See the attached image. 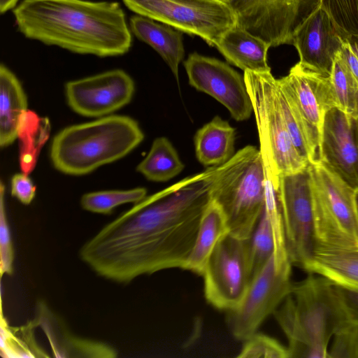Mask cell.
<instances>
[{
	"label": "cell",
	"mask_w": 358,
	"mask_h": 358,
	"mask_svg": "<svg viewBox=\"0 0 358 358\" xmlns=\"http://www.w3.org/2000/svg\"><path fill=\"white\" fill-rule=\"evenodd\" d=\"M217 166L145 196L86 241L79 256L97 275L119 283L185 266Z\"/></svg>",
	"instance_id": "cell-1"
},
{
	"label": "cell",
	"mask_w": 358,
	"mask_h": 358,
	"mask_svg": "<svg viewBox=\"0 0 358 358\" xmlns=\"http://www.w3.org/2000/svg\"><path fill=\"white\" fill-rule=\"evenodd\" d=\"M13 15L27 38L78 54L119 56L131 35L119 3L86 0H23Z\"/></svg>",
	"instance_id": "cell-2"
},
{
	"label": "cell",
	"mask_w": 358,
	"mask_h": 358,
	"mask_svg": "<svg viewBox=\"0 0 358 358\" xmlns=\"http://www.w3.org/2000/svg\"><path fill=\"white\" fill-rule=\"evenodd\" d=\"M143 138L134 119L109 115L64 128L53 138L50 155L59 171L83 176L124 157Z\"/></svg>",
	"instance_id": "cell-3"
},
{
	"label": "cell",
	"mask_w": 358,
	"mask_h": 358,
	"mask_svg": "<svg viewBox=\"0 0 358 358\" xmlns=\"http://www.w3.org/2000/svg\"><path fill=\"white\" fill-rule=\"evenodd\" d=\"M266 180L261 152L252 145L217 166L212 201L221 208L231 235L243 240L251 236L264 208Z\"/></svg>",
	"instance_id": "cell-4"
},
{
	"label": "cell",
	"mask_w": 358,
	"mask_h": 358,
	"mask_svg": "<svg viewBox=\"0 0 358 358\" xmlns=\"http://www.w3.org/2000/svg\"><path fill=\"white\" fill-rule=\"evenodd\" d=\"M259 139L264 165L274 187L280 177L306 168L309 162L296 150L286 127L277 96V79L271 71H244Z\"/></svg>",
	"instance_id": "cell-5"
},
{
	"label": "cell",
	"mask_w": 358,
	"mask_h": 358,
	"mask_svg": "<svg viewBox=\"0 0 358 358\" xmlns=\"http://www.w3.org/2000/svg\"><path fill=\"white\" fill-rule=\"evenodd\" d=\"M313 182L315 250L358 248L356 189L320 161L309 163Z\"/></svg>",
	"instance_id": "cell-6"
},
{
	"label": "cell",
	"mask_w": 358,
	"mask_h": 358,
	"mask_svg": "<svg viewBox=\"0 0 358 358\" xmlns=\"http://www.w3.org/2000/svg\"><path fill=\"white\" fill-rule=\"evenodd\" d=\"M292 262L284 235L280 236L267 262L252 277L241 303L227 311V324L232 336L245 341L291 294Z\"/></svg>",
	"instance_id": "cell-7"
},
{
	"label": "cell",
	"mask_w": 358,
	"mask_h": 358,
	"mask_svg": "<svg viewBox=\"0 0 358 358\" xmlns=\"http://www.w3.org/2000/svg\"><path fill=\"white\" fill-rule=\"evenodd\" d=\"M134 13L178 30L201 37L215 46L237 24L236 14L225 0H122Z\"/></svg>",
	"instance_id": "cell-8"
},
{
	"label": "cell",
	"mask_w": 358,
	"mask_h": 358,
	"mask_svg": "<svg viewBox=\"0 0 358 358\" xmlns=\"http://www.w3.org/2000/svg\"><path fill=\"white\" fill-rule=\"evenodd\" d=\"M291 295L297 320L311 347L313 358H329L330 339L348 322L333 284L311 273L293 284Z\"/></svg>",
	"instance_id": "cell-9"
},
{
	"label": "cell",
	"mask_w": 358,
	"mask_h": 358,
	"mask_svg": "<svg viewBox=\"0 0 358 358\" xmlns=\"http://www.w3.org/2000/svg\"><path fill=\"white\" fill-rule=\"evenodd\" d=\"M277 195L289 259L304 270L315 251L313 182L309 164L280 177Z\"/></svg>",
	"instance_id": "cell-10"
},
{
	"label": "cell",
	"mask_w": 358,
	"mask_h": 358,
	"mask_svg": "<svg viewBox=\"0 0 358 358\" xmlns=\"http://www.w3.org/2000/svg\"><path fill=\"white\" fill-rule=\"evenodd\" d=\"M277 84L290 106L308 143L311 162L320 161L325 113L336 107L329 76L310 71L299 62Z\"/></svg>",
	"instance_id": "cell-11"
},
{
	"label": "cell",
	"mask_w": 358,
	"mask_h": 358,
	"mask_svg": "<svg viewBox=\"0 0 358 358\" xmlns=\"http://www.w3.org/2000/svg\"><path fill=\"white\" fill-rule=\"evenodd\" d=\"M237 24L271 47L292 44L296 31L320 6V0H227Z\"/></svg>",
	"instance_id": "cell-12"
},
{
	"label": "cell",
	"mask_w": 358,
	"mask_h": 358,
	"mask_svg": "<svg viewBox=\"0 0 358 358\" xmlns=\"http://www.w3.org/2000/svg\"><path fill=\"white\" fill-rule=\"evenodd\" d=\"M201 275L205 297L209 303L227 311L236 308L251 280L247 239L227 233L215 247Z\"/></svg>",
	"instance_id": "cell-13"
},
{
	"label": "cell",
	"mask_w": 358,
	"mask_h": 358,
	"mask_svg": "<svg viewBox=\"0 0 358 358\" xmlns=\"http://www.w3.org/2000/svg\"><path fill=\"white\" fill-rule=\"evenodd\" d=\"M184 66L189 84L222 103L236 121L251 116L252 106L244 76L225 62L196 52L189 55Z\"/></svg>",
	"instance_id": "cell-14"
},
{
	"label": "cell",
	"mask_w": 358,
	"mask_h": 358,
	"mask_svg": "<svg viewBox=\"0 0 358 358\" xmlns=\"http://www.w3.org/2000/svg\"><path fill=\"white\" fill-rule=\"evenodd\" d=\"M135 85L131 77L121 69L71 80L65 85L69 107L89 117L109 115L132 99Z\"/></svg>",
	"instance_id": "cell-15"
},
{
	"label": "cell",
	"mask_w": 358,
	"mask_h": 358,
	"mask_svg": "<svg viewBox=\"0 0 358 358\" xmlns=\"http://www.w3.org/2000/svg\"><path fill=\"white\" fill-rule=\"evenodd\" d=\"M348 36L320 6L296 31L292 45L304 68L329 76Z\"/></svg>",
	"instance_id": "cell-16"
},
{
	"label": "cell",
	"mask_w": 358,
	"mask_h": 358,
	"mask_svg": "<svg viewBox=\"0 0 358 358\" xmlns=\"http://www.w3.org/2000/svg\"><path fill=\"white\" fill-rule=\"evenodd\" d=\"M320 161L352 188L358 189V138L356 119L336 107L329 109L324 115Z\"/></svg>",
	"instance_id": "cell-17"
},
{
	"label": "cell",
	"mask_w": 358,
	"mask_h": 358,
	"mask_svg": "<svg viewBox=\"0 0 358 358\" xmlns=\"http://www.w3.org/2000/svg\"><path fill=\"white\" fill-rule=\"evenodd\" d=\"M266 176L264 208L254 231L247 239L248 260L251 279L273 255L278 238L285 236L277 190L266 171Z\"/></svg>",
	"instance_id": "cell-18"
},
{
	"label": "cell",
	"mask_w": 358,
	"mask_h": 358,
	"mask_svg": "<svg viewBox=\"0 0 358 358\" xmlns=\"http://www.w3.org/2000/svg\"><path fill=\"white\" fill-rule=\"evenodd\" d=\"M34 326L41 327L47 335L52 351L57 357H115L117 352L107 344L74 336L62 320L53 313L43 301L36 305Z\"/></svg>",
	"instance_id": "cell-19"
},
{
	"label": "cell",
	"mask_w": 358,
	"mask_h": 358,
	"mask_svg": "<svg viewBox=\"0 0 358 358\" xmlns=\"http://www.w3.org/2000/svg\"><path fill=\"white\" fill-rule=\"evenodd\" d=\"M215 47L229 62L243 71H271L267 61L271 45L238 24L228 29Z\"/></svg>",
	"instance_id": "cell-20"
},
{
	"label": "cell",
	"mask_w": 358,
	"mask_h": 358,
	"mask_svg": "<svg viewBox=\"0 0 358 358\" xmlns=\"http://www.w3.org/2000/svg\"><path fill=\"white\" fill-rule=\"evenodd\" d=\"M131 32L151 46L167 64L176 79L178 67L185 57L182 35L167 24H161L143 15H134L129 20Z\"/></svg>",
	"instance_id": "cell-21"
},
{
	"label": "cell",
	"mask_w": 358,
	"mask_h": 358,
	"mask_svg": "<svg viewBox=\"0 0 358 358\" xmlns=\"http://www.w3.org/2000/svg\"><path fill=\"white\" fill-rule=\"evenodd\" d=\"M304 270L334 285L358 290V248H317Z\"/></svg>",
	"instance_id": "cell-22"
},
{
	"label": "cell",
	"mask_w": 358,
	"mask_h": 358,
	"mask_svg": "<svg viewBox=\"0 0 358 358\" xmlns=\"http://www.w3.org/2000/svg\"><path fill=\"white\" fill-rule=\"evenodd\" d=\"M27 98L16 76L0 66V145L6 147L17 138L20 124L28 110Z\"/></svg>",
	"instance_id": "cell-23"
},
{
	"label": "cell",
	"mask_w": 358,
	"mask_h": 358,
	"mask_svg": "<svg viewBox=\"0 0 358 358\" xmlns=\"http://www.w3.org/2000/svg\"><path fill=\"white\" fill-rule=\"evenodd\" d=\"M236 130L219 116L197 130L194 143L196 157L205 166H217L234 155Z\"/></svg>",
	"instance_id": "cell-24"
},
{
	"label": "cell",
	"mask_w": 358,
	"mask_h": 358,
	"mask_svg": "<svg viewBox=\"0 0 358 358\" xmlns=\"http://www.w3.org/2000/svg\"><path fill=\"white\" fill-rule=\"evenodd\" d=\"M229 233L224 215L213 201L203 212L197 234L184 269L202 275L206 262L220 240Z\"/></svg>",
	"instance_id": "cell-25"
},
{
	"label": "cell",
	"mask_w": 358,
	"mask_h": 358,
	"mask_svg": "<svg viewBox=\"0 0 358 358\" xmlns=\"http://www.w3.org/2000/svg\"><path fill=\"white\" fill-rule=\"evenodd\" d=\"M48 118L39 117L28 110L22 117L17 138L20 140V166L22 172L30 173L34 169L40 151L50 133Z\"/></svg>",
	"instance_id": "cell-26"
},
{
	"label": "cell",
	"mask_w": 358,
	"mask_h": 358,
	"mask_svg": "<svg viewBox=\"0 0 358 358\" xmlns=\"http://www.w3.org/2000/svg\"><path fill=\"white\" fill-rule=\"evenodd\" d=\"M184 164L169 140L166 137L155 138L145 157L136 170L153 182H166L178 176Z\"/></svg>",
	"instance_id": "cell-27"
},
{
	"label": "cell",
	"mask_w": 358,
	"mask_h": 358,
	"mask_svg": "<svg viewBox=\"0 0 358 358\" xmlns=\"http://www.w3.org/2000/svg\"><path fill=\"white\" fill-rule=\"evenodd\" d=\"M336 107L350 117H358V83L350 72L341 52L336 55L329 76Z\"/></svg>",
	"instance_id": "cell-28"
},
{
	"label": "cell",
	"mask_w": 358,
	"mask_h": 358,
	"mask_svg": "<svg viewBox=\"0 0 358 358\" xmlns=\"http://www.w3.org/2000/svg\"><path fill=\"white\" fill-rule=\"evenodd\" d=\"M36 327L32 321L21 327L8 325L1 312V352L6 357H47L37 345L32 329Z\"/></svg>",
	"instance_id": "cell-29"
},
{
	"label": "cell",
	"mask_w": 358,
	"mask_h": 358,
	"mask_svg": "<svg viewBox=\"0 0 358 358\" xmlns=\"http://www.w3.org/2000/svg\"><path fill=\"white\" fill-rule=\"evenodd\" d=\"M147 190L136 187L127 190H104L85 194L80 199L82 208L94 213L109 215L122 204L136 203L146 196Z\"/></svg>",
	"instance_id": "cell-30"
},
{
	"label": "cell",
	"mask_w": 358,
	"mask_h": 358,
	"mask_svg": "<svg viewBox=\"0 0 358 358\" xmlns=\"http://www.w3.org/2000/svg\"><path fill=\"white\" fill-rule=\"evenodd\" d=\"M238 358H289L287 348L275 338L255 332L244 341Z\"/></svg>",
	"instance_id": "cell-31"
},
{
	"label": "cell",
	"mask_w": 358,
	"mask_h": 358,
	"mask_svg": "<svg viewBox=\"0 0 358 358\" xmlns=\"http://www.w3.org/2000/svg\"><path fill=\"white\" fill-rule=\"evenodd\" d=\"M320 6L347 35L358 34V0H320Z\"/></svg>",
	"instance_id": "cell-32"
},
{
	"label": "cell",
	"mask_w": 358,
	"mask_h": 358,
	"mask_svg": "<svg viewBox=\"0 0 358 358\" xmlns=\"http://www.w3.org/2000/svg\"><path fill=\"white\" fill-rule=\"evenodd\" d=\"M332 338L329 358H358V322H348Z\"/></svg>",
	"instance_id": "cell-33"
},
{
	"label": "cell",
	"mask_w": 358,
	"mask_h": 358,
	"mask_svg": "<svg viewBox=\"0 0 358 358\" xmlns=\"http://www.w3.org/2000/svg\"><path fill=\"white\" fill-rule=\"evenodd\" d=\"M5 186L0 184V269L1 275H10L13 272L14 250L6 217Z\"/></svg>",
	"instance_id": "cell-34"
},
{
	"label": "cell",
	"mask_w": 358,
	"mask_h": 358,
	"mask_svg": "<svg viewBox=\"0 0 358 358\" xmlns=\"http://www.w3.org/2000/svg\"><path fill=\"white\" fill-rule=\"evenodd\" d=\"M277 96L286 127L292 141L299 154L310 163L311 155L305 136L290 106L278 87V84Z\"/></svg>",
	"instance_id": "cell-35"
},
{
	"label": "cell",
	"mask_w": 358,
	"mask_h": 358,
	"mask_svg": "<svg viewBox=\"0 0 358 358\" xmlns=\"http://www.w3.org/2000/svg\"><path fill=\"white\" fill-rule=\"evenodd\" d=\"M11 194L22 204L31 203L36 195V186L27 173H16L12 177Z\"/></svg>",
	"instance_id": "cell-36"
},
{
	"label": "cell",
	"mask_w": 358,
	"mask_h": 358,
	"mask_svg": "<svg viewBox=\"0 0 358 358\" xmlns=\"http://www.w3.org/2000/svg\"><path fill=\"white\" fill-rule=\"evenodd\" d=\"M333 287L348 322H358V290L345 288L334 284Z\"/></svg>",
	"instance_id": "cell-37"
},
{
	"label": "cell",
	"mask_w": 358,
	"mask_h": 358,
	"mask_svg": "<svg viewBox=\"0 0 358 358\" xmlns=\"http://www.w3.org/2000/svg\"><path fill=\"white\" fill-rule=\"evenodd\" d=\"M341 55L350 72L358 83V57L354 53L347 40L341 49Z\"/></svg>",
	"instance_id": "cell-38"
},
{
	"label": "cell",
	"mask_w": 358,
	"mask_h": 358,
	"mask_svg": "<svg viewBox=\"0 0 358 358\" xmlns=\"http://www.w3.org/2000/svg\"><path fill=\"white\" fill-rule=\"evenodd\" d=\"M18 0H0V12L4 13L13 8Z\"/></svg>",
	"instance_id": "cell-39"
},
{
	"label": "cell",
	"mask_w": 358,
	"mask_h": 358,
	"mask_svg": "<svg viewBox=\"0 0 358 358\" xmlns=\"http://www.w3.org/2000/svg\"><path fill=\"white\" fill-rule=\"evenodd\" d=\"M347 41L354 53L358 57V34L348 35L347 36Z\"/></svg>",
	"instance_id": "cell-40"
},
{
	"label": "cell",
	"mask_w": 358,
	"mask_h": 358,
	"mask_svg": "<svg viewBox=\"0 0 358 358\" xmlns=\"http://www.w3.org/2000/svg\"><path fill=\"white\" fill-rule=\"evenodd\" d=\"M355 198H356V203H357V210H358V189H356V192H355Z\"/></svg>",
	"instance_id": "cell-41"
},
{
	"label": "cell",
	"mask_w": 358,
	"mask_h": 358,
	"mask_svg": "<svg viewBox=\"0 0 358 358\" xmlns=\"http://www.w3.org/2000/svg\"><path fill=\"white\" fill-rule=\"evenodd\" d=\"M357 134L358 138V117L356 119Z\"/></svg>",
	"instance_id": "cell-42"
},
{
	"label": "cell",
	"mask_w": 358,
	"mask_h": 358,
	"mask_svg": "<svg viewBox=\"0 0 358 358\" xmlns=\"http://www.w3.org/2000/svg\"><path fill=\"white\" fill-rule=\"evenodd\" d=\"M225 1H227V0H225Z\"/></svg>",
	"instance_id": "cell-43"
}]
</instances>
